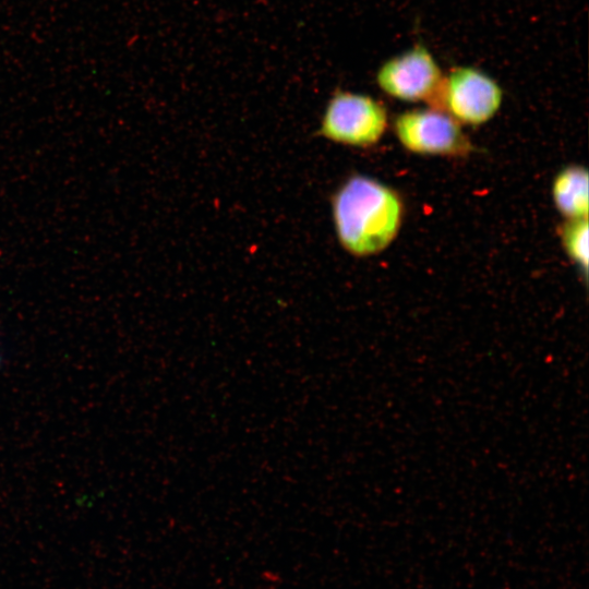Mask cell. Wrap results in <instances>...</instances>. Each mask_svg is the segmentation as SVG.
<instances>
[{
	"mask_svg": "<svg viewBox=\"0 0 589 589\" xmlns=\"http://www.w3.org/2000/svg\"><path fill=\"white\" fill-rule=\"evenodd\" d=\"M332 215L340 245L348 253L364 257L381 253L396 239L404 205L388 185L353 175L333 195Z\"/></svg>",
	"mask_w": 589,
	"mask_h": 589,
	"instance_id": "1",
	"label": "cell"
},
{
	"mask_svg": "<svg viewBox=\"0 0 589 589\" xmlns=\"http://www.w3.org/2000/svg\"><path fill=\"white\" fill-rule=\"evenodd\" d=\"M387 128L385 106L372 96L336 91L322 116L320 134L335 143L368 147L376 144Z\"/></svg>",
	"mask_w": 589,
	"mask_h": 589,
	"instance_id": "2",
	"label": "cell"
},
{
	"mask_svg": "<svg viewBox=\"0 0 589 589\" xmlns=\"http://www.w3.org/2000/svg\"><path fill=\"white\" fill-rule=\"evenodd\" d=\"M503 92L485 72L472 67H456L443 75L431 101L460 124L480 125L491 120L501 108Z\"/></svg>",
	"mask_w": 589,
	"mask_h": 589,
	"instance_id": "3",
	"label": "cell"
},
{
	"mask_svg": "<svg viewBox=\"0 0 589 589\" xmlns=\"http://www.w3.org/2000/svg\"><path fill=\"white\" fill-rule=\"evenodd\" d=\"M394 131L399 143L414 154L453 157L471 151L461 124L436 108L401 112L394 121Z\"/></svg>",
	"mask_w": 589,
	"mask_h": 589,
	"instance_id": "4",
	"label": "cell"
},
{
	"mask_svg": "<svg viewBox=\"0 0 589 589\" xmlns=\"http://www.w3.org/2000/svg\"><path fill=\"white\" fill-rule=\"evenodd\" d=\"M443 79L432 53L417 45L385 61L375 80L388 96L404 101H429L435 97Z\"/></svg>",
	"mask_w": 589,
	"mask_h": 589,
	"instance_id": "5",
	"label": "cell"
},
{
	"mask_svg": "<svg viewBox=\"0 0 589 589\" xmlns=\"http://www.w3.org/2000/svg\"><path fill=\"white\" fill-rule=\"evenodd\" d=\"M588 171L582 166H568L554 178L552 196L556 209L567 219L588 218Z\"/></svg>",
	"mask_w": 589,
	"mask_h": 589,
	"instance_id": "6",
	"label": "cell"
},
{
	"mask_svg": "<svg viewBox=\"0 0 589 589\" xmlns=\"http://www.w3.org/2000/svg\"><path fill=\"white\" fill-rule=\"evenodd\" d=\"M588 218L567 219L561 231L565 252L587 274L589 262Z\"/></svg>",
	"mask_w": 589,
	"mask_h": 589,
	"instance_id": "7",
	"label": "cell"
},
{
	"mask_svg": "<svg viewBox=\"0 0 589 589\" xmlns=\"http://www.w3.org/2000/svg\"><path fill=\"white\" fill-rule=\"evenodd\" d=\"M1 364H2V358H1V356H0V366H1Z\"/></svg>",
	"mask_w": 589,
	"mask_h": 589,
	"instance_id": "8",
	"label": "cell"
}]
</instances>
